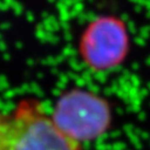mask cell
<instances>
[{
  "mask_svg": "<svg viewBox=\"0 0 150 150\" xmlns=\"http://www.w3.org/2000/svg\"><path fill=\"white\" fill-rule=\"evenodd\" d=\"M56 127L37 99H22L0 112V150H81Z\"/></svg>",
  "mask_w": 150,
  "mask_h": 150,
  "instance_id": "obj_1",
  "label": "cell"
},
{
  "mask_svg": "<svg viewBox=\"0 0 150 150\" xmlns=\"http://www.w3.org/2000/svg\"><path fill=\"white\" fill-rule=\"evenodd\" d=\"M56 127L79 145L103 138L113 125V108L106 97L85 88H71L57 99L50 113Z\"/></svg>",
  "mask_w": 150,
  "mask_h": 150,
  "instance_id": "obj_2",
  "label": "cell"
},
{
  "mask_svg": "<svg viewBox=\"0 0 150 150\" xmlns=\"http://www.w3.org/2000/svg\"><path fill=\"white\" fill-rule=\"evenodd\" d=\"M132 42L127 22L116 15H101L88 22L78 43L82 64L96 74L119 69L127 62Z\"/></svg>",
  "mask_w": 150,
  "mask_h": 150,
  "instance_id": "obj_3",
  "label": "cell"
}]
</instances>
